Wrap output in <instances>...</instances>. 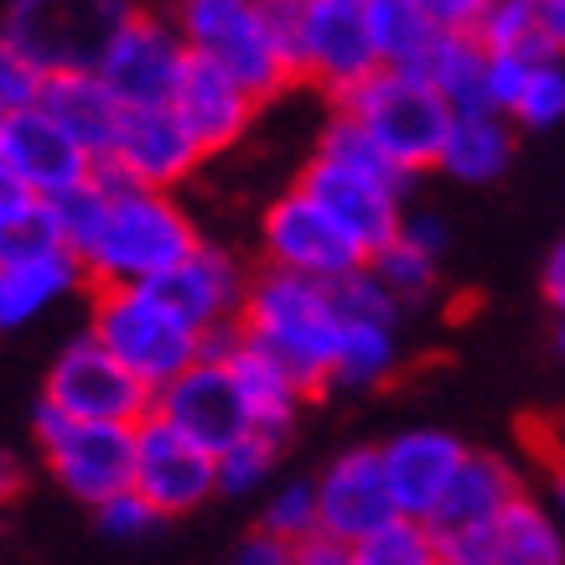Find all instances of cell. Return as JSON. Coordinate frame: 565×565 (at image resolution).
Listing matches in <instances>:
<instances>
[{
	"mask_svg": "<svg viewBox=\"0 0 565 565\" xmlns=\"http://www.w3.org/2000/svg\"><path fill=\"white\" fill-rule=\"evenodd\" d=\"M249 286H255V270L239 265V255H228L218 244H207L198 255H188L177 265L156 296L192 327V332H218V327H234L244 317V301H249Z\"/></svg>",
	"mask_w": 565,
	"mask_h": 565,
	"instance_id": "ffe728a7",
	"label": "cell"
},
{
	"mask_svg": "<svg viewBox=\"0 0 565 565\" xmlns=\"http://www.w3.org/2000/svg\"><path fill=\"white\" fill-rule=\"evenodd\" d=\"M291 47L301 84L322 88V99H348L379 63L369 0H291Z\"/></svg>",
	"mask_w": 565,
	"mask_h": 565,
	"instance_id": "52a82bcc",
	"label": "cell"
},
{
	"mask_svg": "<svg viewBox=\"0 0 565 565\" xmlns=\"http://www.w3.org/2000/svg\"><path fill=\"white\" fill-rule=\"evenodd\" d=\"M555 343H561V353H565V317H561V327H555Z\"/></svg>",
	"mask_w": 565,
	"mask_h": 565,
	"instance_id": "681fc988",
	"label": "cell"
},
{
	"mask_svg": "<svg viewBox=\"0 0 565 565\" xmlns=\"http://www.w3.org/2000/svg\"><path fill=\"white\" fill-rule=\"evenodd\" d=\"M472 36L493 57H519L530 68L561 63V47L550 42L545 17H540V6H530V0H493V6H482V21Z\"/></svg>",
	"mask_w": 565,
	"mask_h": 565,
	"instance_id": "f1b7e54d",
	"label": "cell"
},
{
	"mask_svg": "<svg viewBox=\"0 0 565 565\" xmlns=\"http://www.w3.org/2000/svg\"><path fill=\"white\" fill-rule=\"evenodd\" d=\"M524 446H530L534 457L561 478L565 472V411L561 415H534V420H524Z\"/></svg>",
	"mask_w": 565,
	"mask_h": 565,
	"instance_id": "ab89813d",
	"label": "cell"
},
{
	"mask_svg": "<svg viewBox=\"0 0 565 565\" xmlns=\"http://www.w3.org/2000/svg\"><path fill=\"white\" fill-rule=\"evenodd\" d=\"M555 503H561V514H565V472L555 478Z\"/></svg>",
	"mask_w": 565,
	"mask_h": 565,
	"instance_id": "c3c4849f",
	"label": "cell"
},
{
	"mask_svg": "<svg viewBox=\"0 0 565 565\" xmlns=\"http://www.w3.org/2000/svg\"><path fill=\"white\" fill-rule=\"evenodd\" d=\"M192 63V47L177 11H140L130 6L125 21L115 26V36L99 52V78L115 88V99L125 109H172L182 73Z\"/></svg>",
	"mask_w": 565,
	"mask_h": 565,
	"instance_id": "ba28073f",
	"label": "cell"
},
{
	"mask_svg": "<svg viewBox=\"0 0 565 565\" xmlns=\"http://www.w3.org/2000/svg\"><path fill=\"white\" fill-rule=\"evenodd\" d=\"M540 291H545V301L565 317V239L555 244V249H550L545 270H540Z\"/></svg>",
	"mask_w": 565,
	"mask_h": 565,
	"instance_id": "f6af8a7d",
	"label": "cell"
},
{
	"mask_svg": "<svg viewBox=\"0 0 565 565\" xmlns=\"http://www.w3.org/2000/svg\"><path fill=\"white\" fill-rule=\"evenodd\" d=\"M280 451H286V436H270V430H249L239 446H228L218 457V493H255L275 478L280 467Z\"/></svg>",
	"mask_w": 565,
	"mask_h": 565,
	"instance_id": "836d02e7",
	"label": "cell"
},
{
	"mask_svg": "<svg viewBox=\"0 0 565 565\" xmlns=\"http://www.w3.org/2000/svg\"><path fill=\"white\" fill-rule=\"evenodd\" d=\"M36 405L84 426H146L156 415V394L84 332L52 359Z\"/></svg>",
	"mask_w": 565,
	"mask_h": 565,
	"instance_id": "9c48e42d",
	"label": "cell"
},
{
	"mask_svg": "<svg viewBox=\"0 0 565 565\" xmlns=\"http://www.w3.org/2000/svg\"><path fill=\"white\" fill-rule=\"evenodd\" d=\"M353 565H441V545L426 524L399 519L390 530H379L374 540L353 545Z\"/></svg>",
	"mask_w": 565,
	"mask_h": 565,
	"instance_id": "e575fe53",
	"label": "cell"
},
{
	"mask_svg": "<svg viewBox=\"0 0 565 565\" xmlns=\"http://www.w3.org/2000/svg\"><path fill=\"white\" fill-rule=\"evenodd\" d=\"M136 493L161 519L198 514L218 493V457L151 415L146 426H136Z\"/></svg>",
	"mask_w": 565,
	"mask_h": 565,
	"instance_id": "5bb4252c",
	"label": "cell"
},
{
	"mask_svg": "<svg viewBox=\"0 0 565 565\" xmlns=\"http://www.w3.org/2000/svg\"><path fill=\"white\" fill-rule=\"evenodd\" d=\"M156 415L172 430H182L188 441H198L203 451H213V457H223L228 446H239L255 430L239 390H234V374L207 359L156 394Z\"/></svg>",
	"mask_w": 565,
	"mask_h": 565,
	"instance_id": "ac0fdd59",
	"label": "cell"
},
{
	"mask_svg": "<svg viewBox=\"0 0 565 565\" xmlns=\"http://www.w3.org/2000/svg\"><path fill=\"white\" fill-rule=\"evenodd\" d=\"M228 565H291V545H280L275 534L255 530V534H244L239 545H234Z\"/></svg>",
	"mask_w": 565,
	"mask_h": 565,
	"instance_id": "b9f144b4",
	"label": "cell"
},
{
	"mask_svg": "<svg viewBox=\"0 0 565 565\" xmlns=\"http://www.w3.org/2000/svg\"><path fill=\"white\" fill-rule=\"evenodd\" d=\"M467 457H472V451H467L451 430H436V426L394 430L390 441H379V462H384V478H390L399 519L426 524V519L436 514V503L446 498V488L457 482Z\"/></svg>",
	"mask_w": 565,
	"mask_h": 565,
	"instance_id": "d6986e66",
	"label": "cell"
},
{
	"mask_svg": "<svg viewBox=\"0 0 565 565\" xmlns=\"http://www.w3.org/2000/svg\"><path fill=\"white\" fill-rule=\"evenodd\" d=\"M172 115L182 120L192 140H198V151L203 156H223L234 151L244 136H249V125H255L259 104L244 94L218 63H207V57H192L188 73H182V88H177L172 99Z\"/></svg>",
	"mask_w": 565,
	"mask_h": 565,
	"instance_id": "44dd1931",
	"label": "cell"
},
{
	"mask_svg": "<svg viewBox=\"0 0 565 565\" xmlns=\"http://www.w3.org/2000/svg\"><path fill=\"white\" fill-rule=\"evenodd\" d=\"M317 509H322V534L343 545H363L379 530L399 524L379 446H348L317 472Z\"/></svg>",
	"mask_w": 565,
	"mask_h": 565,
	"instance_id": "e0dca14e",
	"label": "cell"
},
{
	"mask_svg": "<svg viewBox=\"0 0 565 565\" xmlns=\"http://www.w3.org/2000/svg\"><path fill=\"white\" fill-rule=\"evenodd\" d=\"M130 6H47V0H17L0 17V36L32 57L47 73H73V68H99L104 42L115 36Z\"/></svg>",
	"mask_w": 565,
	"mask_h": 565,
	"instance_id": "8fae6325",
	"label": "cell"
},
{
	"mask_svg": "<svg viewBox=\"0 0 565 565\" xmlns=\"http://www.w3.org/2000/svg\"><path fill=\"white\" fill-rule=\"evenodd\" d=\"M369 270H374V280L399 307H420V301L436 291V280H441V259H430V255H420L415 244L394 239L369 259Z\"/></svg>",
	"mask_w": 565,
	"mask_h": 565,
	"instance_id": "d6a6232c",
	"label": "cell"
},
{
	"mask_svg": "<svg viewBox=\"0 0 565 565\" xmlns=\"http://www.w3.org/2000/svg\"><path fill=\"white\" fill-rule=\"evenodd\" d=\"M68 255L78 259L88 291L115 286H161L188 255L203 249V234L177 192H146L120 177H99L63 203H47Z\"/></svg>",
	"mask_w": 565,
	"mask_h": 565,
	"instance_id": "6da1fadb",
	"label": "cell"
},
{
	"mask_svg": "<svg viewBox=\"0 0 565 565\" xmlns=\"http://www.w3.org/2000/svg\"><path fill=\"white\" fill-rule=\"evenodd\" d=\"M540 17H545L550 42H555V47H561V57H565V0H545V6H540Z\"/></svg>",
	"mask_w": 565,
	"mask_h": 565,
	"instance_id": "7dc6e473",
	"label": "cell"
},
{
	"mask_svg": "<svg viewBox=\"0 0 565 565\" xmlns=\"http://www.w3.org/2000/svg\"><path fill=\"white\" fill-rule=\"evenodd\" d=\"M399 369V338L390 322H348L343 348H338V379L332 390H374Z\"/></svg>",
	"mask_w": 565,
	"mask_h": 565,
	"instance_id": "f546056e",
	"label": "cell"
},
{
	"mask_svg": "<svg viewBox=\"0 0 565 565\" xmlns=\"http://www.w3.org/2000/svg\"><path fill=\"white\" fill-rule=\"evenodd\" d=\"M207 156L198 151V140L182 130L172 109H125L120 130L104 151V172L130 182L146 192H177L182 182L198 177Z\"/></svg>",
	"mask_w": 565,
	"mask_h": 565,
	"instance_id": "2e32d148",
	"label": "cell"
},
{
	"mask_svg": "<svg viewBox=\"0 0 565 565\" xmlns=\"http://www.w3.org/2000/svg\"><path fill=\"white\" fill-rule=\"evenodd\" d=\"M332 296H338V311H343L348 322H390V327H399V311H405L374 280V270H359V275H348V280H338Z\"/></svg>",
	"mask_w": 565,
	"mask_h": 565,
	"instance_id": "8d00e7d4",
	"label": "cell"
},
{
	"mask_svg": "<svg viewBox=\"0 0 565 565\" xmlns=\"http://www.w3.org/2000/svg\"><path fill=\"white\" fill-rule=\"evenodd\" d=\"M88 291L78 259L63 255L47 259H17V265H0V332H17L32 317H42L47 307L68 301V296Z\"/></svg>",
	"mask_w": 565,
	"mask_h": 565,
	"instance_id": "cb8c5ba5",
	"label": "cell"
},
{
	"mask_svg": "<svg viewBox=\"0 0 565 565\" xmlns=\"http://www.w3.org/2000/svg\"><path fill=\"white\" fill-rule=\"evenodd\" d=\"M514 161V120L503 115H462L451 125L446 156L436 172L457 177V182H498Z\"/></svg>",
	"mask_w": 565,
	"mask_h": 565,
	"instance_id": "484cf974",
	"label": "cell"
},
{
	"mask_svg": "<svg viewBox=\"0 0 565 565\" xmlns=\"http://www.w3.org/2000/svg\"><path fill=\"white\" fill-rule=\"evenodd\" d=\"M223 369L234 374V390H239L255 430H270V436H286V441H291L296 420H301V411H307V399H311V394L301 390V379H296L291 369H280L270 353H259L249 338H244V348L223 363Z\"/></svg>",
	"mask_w": 565,
	"mask_h": 565,
	"instance_id": "603a6c76",
	"label": "cell"
},
{
	"mask_svg": "<svg viewBox=\"0 0 565 565\" xmlns=\"http://www.w3.org/2000/svg\"><path fill=\"white\" fill-rule=\"evenodd\" d=\"M291 565H353V545L332 540V534H311L307 545L291 550Z\"/></svg>",
	"mask_w": 565,
	"mask_h": 565,
	"instance_id": "7bdbcfd3",
	"label": "cell"
},
{
	"mask_svg": "<svg viewBox=\"0 0 565 565\" xmlns=\"http://www.w3.org/2000/svg\"><path fill=\"white\" fill-rule=\"evenodd\" d=\"M430 88L451 104V115H493L488 104V47L472 32H451L426 68Z\"/></svg>",
	"mask_w": 565,
	"mask_h": 565,
	"instance_id": "83f0119b",
	"label": "cell"
},
{
	"mask_svg": "<svg viewBox=\"0 0 565 565\" xmlns=\"http://www.w3.org/2000/svg\"><path fill=\"white\" fill-rule=\"evenodd\" d=\"M255 530L275 534L280 545H307L311 534H322V509H317V478H291L270 488L265 509H259Z\"/></svg>",
	"mask_w": 565,
	"mask_h": 565,
	"instance_id": "1f68e13d",
	"label": "cell"
},
{
	"mask_svg": "<svg viewBox=\"0 0 565 565\" xmlns=\"http://www.w3.org/2000/svg\"><path fill=\"white\" fill-rule=\"evenodd\" d=\"M369 26H374L379 63L394 73H420L426 78L430 57L441 52L446 32L430 0H369Z\"/></svg>",
	"mask_w": 565,
	"mask_h": 565,
	"instance_id": "d4e9b609",
	"label": "cell"
},
{
	"mask_svg": "<svg viewBox=\"0 0 565 565\" xmlns=\"http://www.w3.org/2000/svg\"><path fill=\"white\" fill-rule=\"evenodd\" d=\"M519 498H524V478L514 467L493 457V451H472L462 472H457V482L436 503V514L426 519V530L441 545V561L488 565V534L503 519V509L519 503Z\"/></svg>",
	"mask_w": 565,
	"mask_h": 565,
	"instance_id": "7c38bea8",
	"label": "cell"
},
{
	"mask_svg": "<svg viewBox=\"0 0 565 565\" xmlns=\"http://www.w3.org/2000/svg\"><path fill=\"white\" fill-rule=\"evenodd\" d=\"M311 156H322V161H332V167H348V172H359V177H374V182H390V188H399V192H411V182H415V177H405L390 156L379 151L374 140L363 136L359 125L343 120L338 109L327 115L322 136H317V146H311Z\"/></svg>",
	"mask_w": 565,
	"mask_h": 565,
	"instance_id": "4dcf8cb0",
	"label": "cell"
},
{
	"mask_svg": "<svg viewBox=\"0 0 565 565\" xmlns=\"http://www.w3.org/2000/svg\"><path fill=\"white\" fill-rule=\"evenodd\" d=\"M441 565H457V561H441Z\"/></svg>",
	"mask_w": 565,
	"mask_h": 565,
	"instance_id": "f907efd6",
	"label": "cell"
},
{
	"mask_svg": "<svg viewBox=\"0 0 565 565\" xmlns=\"http://www.w3.org/2000/svg\"><path fill=\"white\" fill-rule=\"evenodd\" d=\"M239 327L259 353H270L280 369H291L301 379V390L311 399L332 390L338 348H343V311H338L332 286L259 265Z\"/></svg>",
	"mask_w": 565,
	"mask_h": 565,
	"instance_id": "3957f363",
	"label": "cell"
},
{
	"mask_svg": "<svg viewBox=\"0 0 565 565\" xmlns=\"http://www.w3.org/2000/svg\"><path fill=\"white\" fill-rule=\"evenodd\" d=\"M32 441L52 482L88 509H104L136 488V426H84L36 405Z\"/></svg>",
	"mask_w": 565,
	"mask_h": 565,
	"instance_id": "8992f818",
	"label": "cell"
},
{
	"mask_svg": "<svg viewBox=\"0 0 565 565\" xmlns=\"http://www.w3.org/2000/svg\"><path fill=\"white\" fill-rule=\"evenodd\" d=\"M177 26L192 57L218 63L249 99H270L301 88L291 47V0H188L177 6Z\"/></svg>",
	"mask_w": 565,
	"mask_h": 565,
	"instance_id": "7a4b0ae2",
	"label": "cell"
},
{
	"mask_svg": "<svg viewBox=\"0 0 565 565\" xmlns=\"http://www.w3.org/2000/svg\"><path fill=\"white\" fill-rule=\"evenodd\" d=\"M21 488H26V462H21L17 451H6V446H0V514L21 498Z\"/></svg>",
	"mask_w": 565,
	"mask_h": 565,
	"instance_id": "bcb514c9",
	"label": "cell"
},
{
	"mask_svg": "<svg viewBox=\"0 0 565 565\" xmlns=\"http://www.w3.org/2000/svg\"><path fill=\"white\" fill-rule=\"evenodd\" d=\"M259 249H265V270H286L301 280H322V286H338L348 275L369 270V255L301 188H286L265 207Z\"/></svg>",
	"mask_w": 565,
	"mask_h": 565,
	"instance_id": "30bf717a",
	"label": "cell"
},
{
	"mask_svg": "<svg viewBox=\"0 0 565 565\" xmlns=\"http://www.w3.org/2000/svg\"><path fill=\"white\" fill-rule=\"evenodd\" d=\"M36 109H42L57 130H68L94 161H104L109 140H115V130H120V120H125V104L115 99V88L104 84L94 68L52 73Z\"/></svg>",
	"mask_w": 565,
	"mask_h": 565,
	"instance_id": "7402d4cb",
	"label": "cell"
},
{
	"mask_svg": "<svg viewBox=\"0 0 565 565\" xmlns=\"http://www.w3.org/2000/svg\"><path fill=\"white\" fill-rule=\"evenodd\" d=\"M42 88H47V73L36 68L32 57H21V52L0 36V115L36 109V104H42Z\"/></svg>",
	"mask_w": 565,
	"mask_h": 565,
	"instance_id": "74e56055",
	"label": "cell"
},
{
	"mask_svg": "<svg viewBox=\"0 0 565 565\" xmlns=\"http://www.w3.org/2000/svg\"><path fill=\"white\" fill-rule=\"evenodd\" d=\"M88 338L125 363L151 394L203 363V332H192L177 317L156 286H115V291H88Z\"/></svg>",
	"mask_w": 565,
	"mask_h": 565,
	"instance_id": "277c9868",
	"label": "cell"
},
{
	"mask_svg": "<svg viewBox=\"0 0 565 565\" xmlns=\"http://www.w3.org/2000/svg\"><path fill=\"white\" fill-rule=\"evenodd\" d=\"M32 207H36V198H32V192H26V188H21L17 177L6 172V161H0V234H6L11 223H21V218H26Z\"/></svg>",
	"mask_w": 565,
	"mask_h": 565,
	"instance_id": "ee69618b",
	"label": "cell"
},
{
	"mask_svg": "<svg viewBox=\"0 0 565 565\" xmlns=\"http://www.w3.org/2000/svg\"><path fill=\"white\" fill-rule=\"evenodd\" d=\"M509 120L524 125V130H545V125L565 120V68L561 63H540V68L530 73V84H524V94H519Z\"/></svg>",
	"mask_w": 565,
	"mask_h": 565,
	"instance_id": "d590c367",
	"label": "cell"
},
{
	"mask_svg": "<svg viewBox=\"0 0 565 565\" xmlns=\"http://www.w3.org/2000/svg\"><path fill=\"white\" fill-rule=\"evenodd\" d=\"M94 524H99V534H109V540H120V545H130V540H146V534H156V524H161V514H156L151 503L130 488V493H120L115 503H104V509H94Z\"/></svg>",
	"mask_w": 565,
	"mask_h": 565,
	"instance_id": "f35d334b",
	"label": "cell"
},
{
	"mask_svg": "<svg viewBox=\"0 0 565 565\" xmlns=\"http://www.w3.org/2000/svg\"><path fill=\"white\" fill-rule=\"evenodd\" d=\"M291 188L307 192L311 203L322 207L327 218L338 223L369 259H374L384 244L399 239L405 192L390 188V182H374V177H359V172H348V167H332L322 156H307V167L296 172Z\"/></svg>",
	"mask_w": 565,
	"mask_h": 565,
	"instance_id": "9a60e30c",
	"label": "cell"
},
{
	"mask_svg": "<svg viewBox=\"0 0 565 565\" xmlns=\"http://www.w3.org/2000/svg\"><path fill=\"white\" fill-rule=\"evenodd\" d=\"M0 161L36 203H63L99 177V161L68 130H57L42 109L0 115Z\"/></svg>",
	"mask_w": 565,
	"mask_h": 565,
	"instance_id": "4fadbf2b",
	"label": "cell"
},
{
	"mask_svg": "<svg viewBox=\"0 0 565 565\" xmlns=\"http://www.w3.org/2000/svg\"><path fill=\"white\" fill-rule=\"evenodd\" d=\"M488 565H565L561 524L524 493L503 509V519L488 534Z\"/></svg>",
	"mask_w": 565,
	"mask_h": 565,
	"instance_id": "4316f807",
	"label": "cell"
},
{
	"mask_svg": "<svg viewBox=\"0 0 565 565\" xmlns=\"http://www.w3.org/2000/svg\"><path fill=\"white\" fill-rule=\"evenodd\" d=\"M343 120H353L363 136L374 140L379 151L390 156L405 177L436 172L446 156V140H451V104L430 88V78L420 73H394L379 68L374 78H363L348 99L332 104Z\"/></svg>",
	"mask_w": 565,
	"mask_h": 565,
	"instance_id": "5b68a950",
	"label": "cell"
},
{
	"mask_svg": "<svg viewBox=\"0 0 565 565\" xmlns=\"http://www.w3.org/2000/svg\"><path fill=\"white\" fill-rule=\"evenodd\" d=\"M399 239L405 244H415L420 255H430V259H441L446 255V223L430 213V207H405V223H399Z\"/></svg>",
	"mask_w": 565,
	"mask_h": 565,
	"instance_id": "60d3db41",
	"label": "cell"
}]
</instances>
